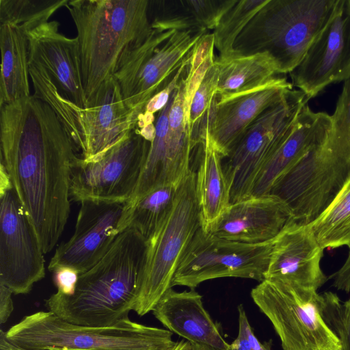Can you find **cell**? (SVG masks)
I'll use <instances>...</instances> for the list:
<instances>
[{
	"label": "cell",
	"mask_w": 350,
	"mask_h": 350,
	"mask_svg": "<svg viewBox=\"0 0 350 350\" xmlns=\"http://www.w3.org/2000/svg\"><path fill=\"white\" fill-rule=\"evenodd\" d=\"M308 226L323 250L350 247V174L334 200Z\"/></svg>",
	"instance_id": "obj_29"
},
{
	"label": "cell",
	"mask_w": 350,
	"mask_h": 350,
	"mask_svg": "<svg viewBox=\"0 0 350 350\" xmlns=\"http://www.w3.org/2000/svg\"><path fill=\"white\" fill-rule=\"evenodd\" d=\"M218 82V69L214 62L208 70L199 88L196 92L189 112L188 126L191 130L203 118L216 94Z\"/></svg>",
	"instance_id": "obj_37"
},
{
	"label": "cell",
	"mask_w": 350,
	"mask_h": 350,
	"mask_svg": "<svg viewBox=\"0 0 350 350\" xmlns=\"http://www.w3.org/2000/svg\"><path fill=\"white\" fill-rule=\"evenodd\" d=\"M0 350H25V349L19 348L17 346L11 343L5 338L4 332L3 330H1V332H0ZM47 350H62V349H49Z\"/></svg>",
	"instance_id": "obj_43"
},
{
	"label": "cell",
	"mask_w": 350,
	"mask_h": 350,
	"mask_svg": "<svg viewBox=\"0 0 350 350\" xmlns=\"http://www.w3.org/2000/svg\"><path fill=\"white\" fill-rule=\"evenodd\" d=\"M4 334L25 350H165L174 342L170 330L129 318L111 327H93L68 323L49 311L27 315Z\"/></svg>",
	"instance_id": "obj_5"
},
{
	"label": "cell",
	"mask_w": 350,
	"mask_h": 350,
	"mask_svg": "<svg viewBox=\"0 0 350 350\" xmlns=\"http://www.w3.org/2000/svg\"><path fill=\"white\" fill-rule=\"evenodd\" d=\"M291 219L288 206L269 193L230 203L205 232L232 241L260 243L274 239Z\"/></svg>",
	"instance_id": "obj_19"
},
{
	"label": "cell",
	"mask_w": 350,
	"mask_h": 350,
	"mask_svg": "<svg viewBox=\"0 0 350 350\" xmlns=\"http://www.w3.org/2000/svg\"><path fill=\"white\" fill-rule=\"evenodd\" d=\"M59 23L51 21L26 32L29 63L38 64L49 74L61 95L78 107H87L83 87L78 40L59 31Z\"/></svg>",
	"instance_id": "obj_18"
},
{
	"label": "cell",
	"mask_w": 350,
	"mask_h": 350,
	"mask_svg": "<svg viewBox=\"0 0 350 350\" xmlns=\"http://www.w3.org/2000/svg\"><path fill=\"white\" fill-rule=\"evenodd\" d=\"M139 115L126 105L115 77L99 86L87 107L80 108L83 136L81 157L90 159L137 128Z\"/></svg>",
	"instance_id": "obj_20"
},
{
	"label": "cell",
	"mask_w": 350,
	"mask_h": 350,
	"mask_svg": "<svg viewBox=\"0 0 350 350\" xmlns=\"http://www.w3.org/2000/svg\"><path fill=\"white\" fill-rule=\"evenodd\" d=\"M29 75L34 89L33 96L51 107L75 143L81 154L83 148V136L79 118L81 107L61 95L49 74L40 65L29 63Z\"/></svg>",
	"instance_id": "obj_30"
},
{
	"label": "cell",
	"mask_w": 350,
	"mask_h": 350,
	"mask_svg": "<svg viewBox=\"0 0 350 350\" xmlns=\"http://www.w3.org/2000/svg\"><path fill=\"white\" fill-rule=\"evenodd\" d=\"M208 32L153 29L148 38L126 56L113 75L127 107L142 114L148 101L167 86L187 54Z\"/></svg>",
	"instance_id": "obj_7"
},
{
	"label": "cell",
	"mask_w": 350,
	"mask_h": 350,
	"mask_svg": "<svg viewBox=\"0 0 350 350\" xmlns=\"http://www.w3.org/2000/svg\"><path fill=\"white\" fill-rule=\"evenodd\" d=\"M0 111L1 166L46 254L69 217L70 179L79 150L51 107L33 94L0 106Z\"/></svg>",
	"instance_id": "obj_1"
},
{
	"label": "cell",
	"mask_w": 350,
	"mask_h": 350,
	"mask_svg": "<svg viewBox=\"0 0 350 350\" xmlns=\"http://www.w3.org/2000/svg\"><path fill=\"white\" fill-rule=\"evenodd\" d=\"M339 2L268 0L238 36L230 55L266 52L275 62L280 75L290 73L332 18Z\"/></svg>",
	"instance_id": "obj_4"
},
{
	"label": "cell",
	"mask_w": 350,
	"mask_h": 350,
	"mask_svg": "<svg viewBox=\"0 0 350 350\" xmlns=\"http://www.w3.org/2000/svg\"><path fill=\"white\" fill-rule=\"evenodd\" d=\"M323 251L308 224L291 219L273 240L265 279L317 291L328 280Z\"/></svg>",
	"instance_id": "obj_17"
},
{
	"label": "cell",
	"mask_w": 350,
	"mask_h": 350,
	"mask_svg": "<svg viewBox=\"0 0 350 350\" xmlns=\"http://www.w3.org/2000/svg\"><path fill=\"white\" fill-rule=\"evenodd\" d=\"M251 297L272 323L283 350H342L321 314L317 291L265 279Z\"/></svg>",
	"instance_id": "obj_8"
},
{
	"label": "cell",
	"mask_w": 350,
	"mask_h": 350,
	"mask_svg": "<svg viewBox=\"0 0 350 350\" xmlns=\"http://www.w3.org/2000/svg\"><path fill=\"white\" fill-rule=\"evenodd\" d=\"M215 40L213 33H205L192 49L188 70L185 77V112L188 123L189 112L193 97L208 70L213 65Z\"/></svg>",
	"instance_id": "obj_33"
},
{
	"label": "cell",
	"mask_w": 350,
	"mask_h": 350,
	"mask_svg": "<svg viewBox=\"0 0 350 350\" xmlns=\"http://www.w3.org/2000/svg\"><path fill=\"white\" fill-rule=\"evenodd\" d=\"M152 312L168 330L189 342L228 350L229 344L205 310L202 296L193 288L176 292L170 288Z\"/></svg>",
	"instance_id": "obj_22"
},
{
	"label": "cell",
	"mask_w": 350,
	"mask_h": 350,
	"mask_svg": "<svg viewBox=\"0 0 350 350\" xmlns=\"http://www.w3.org/2000/svg\"><path fill=\"white\" fill-rule=\"evenodd\" d=\"M68 0H0V23L21 27L25 32L49 21Z\"/></svg>",
	"instance_id": "obj_31"
},
{
	"label": "cell",
	"mask_w": 350,
	"mask_h": 350,
	"mask_svg": "<svg viewBox=\"0 0 350 350\" xmlns=\"http://www.w3.org/2000/svg\"><path fill=\"white\" fill-rule=\"evenodd\" d=\"M239 319H240L244 325L247 338L252 350H271V340L267 342L261 343L254 335L252 329L250 325L248 319L242 305L238 306Z\"/></svg>",
	"instance_id": "obj_40"
},
{
	"label": "cell",
	"mask_w": 350,
	"mask_h": 350,
	"mask_svg": "<svg viewBox=\"0 0 350 350\" xmlns=\"http://www.w3.org/2000/svg\"><path fill=\"white\" fill-rule=\"evenodd\" d=\"M273 240L250 244L219 238L197 230L172 280V286L195 288L202 282L233 277L262 282L267 269Z\"/></svg>",
	"instance_id": "obj_13"
},
{
	"label": "cell",
	"mask_w": 350,
	"mask_h": 350,
	"mask_svg": "<svg viewBox=\"0 0 350 350\" xmlns=\"http://www.w3.org/2000/svg\"><path fill=\"white\" fill-rule=\"evenodd\" d=\"M165 350H191V344L187 340H181L174 342Z\"/></svg>",
	"instance_id": "obj_44"
},
{
	"label": "cell",
	"mask_w": 350,
	"mask_h": 350,
	"mask_svg": "<svg viewBox=\"0 0 350 350\" xmlns=\"http://www.w3.org/2000/svg\"><path fill=\"white\" fill-rule=\"evenodd\" d=\"M328 135L282 176L270 192L288 206L292 219L300 224L314 220L350 174V163L331 148Z\"/></svg>",
	"instance_id": "obj_11"
},
{
	"label": "cell",
	"mask_w": 350,
	"mask_h": 350,
	"mask_svg": "<svg viewBox=\"0 0 350 350\" xmlns=\"http://www.w3.org/2000/svg\"><path fill=\"white\" fill-rule=\"evenodd\" d=\"M228 350H252L247 338L243 322L239 319V334L236 339L229 345Z\"/></svg>",
	"instance_id": "obj_42"
},
{
	"label": "cell",
	"mask_w": 350,
	"mask_h": 350,
	"mask_svg": "<svg viewBox=\"0 0 350 350\" xmlns=\"http://www.w3.org/2000/svg\"><path fill=\"white\" fill-rule=\"evenodd\" d=\"M218 69L216 96L228 98L258 88L278 76L277 64L266 52L215 57Z\"/></svg>",
	"instance_id": "obj_26"
},
{
	"label": "cell",
	"mask_w": 350,
	"mask_h": 350,
	"mask_svg": "<svg viewBox=\"0 0 350 350\" xmlns=\"http://www.w3.org/2000/svg\"><path fill=\"white\" fill-rule=\"evenodd\" d=\"M198 146L200 157L196 172V192L201 228L207 231L231 203L230 186L223 158L207 133Z\"/></svg>",
	"instance_id": "obj_24"
},
{
	"label": "cell",
	"mask_w": 350,
	"mask_h": 350,
	"mask_svg": "<svg viewBox=\"0 0 350 350\" xmlns=\"http://www.w3.org/2000/svg\"><path fill=\"white\" fill-rule=\"evenodd\" d=\"M191 344V350H222L217 348H214L212 347L203 345H199V344Z\"/></svg>",
	"instance_id": "obj_45"
},
{
	"label": "cell",
	"mask_w": 350,
	"mask_h": 350,
	"mask_svg": "<svg viewBox=\"0 0 350 350\" xmlns=\"http://www.w3.org/2000/svg\"><path fill=\"white\" fill-rule=\"evenodd\" d=\"M185 76L179 83L170 110L167 133L160 156L148 180L147 192L162 185H178L192 170L190 163L194 148L185 118Z\"/></svg>",
	"instance_id": "obj_23"
},
{
	"label": "cell",
	"mask_w": 350,
	"mask_h": 350,
	"mask_svg": "<svg viewBox=\"0 0 350 350\" xmlns=\"http://www.w3.org/2000/svg\"><path fill=\"white\" fill-rule=\"evenodd\" d=\"M44 252L34 226L5 170L0 172V284L27 294L45 276Z\"/></svg>",
	"instance_id": "obj_12"
},
{
	"label": "cell",
	"mask_w": 350,
	"mask_h": 350,
	"mask_svg": "<svg viewBox=\"0 0 350 350\" xmlns=\"http://www.w3.org/2000/svg\"><path fill=\"white\" fill-rule=\"evenodd\" d=\"M328 279H332L333 286L338 290L350 292V247L346 261L343 265Z\"/></svg>",
	"instance_id": "obj_39"
},
{
	"label": "cell",
	"mask_w": 350,
	"mask_h": 350,
	"mask_svg": "<svg viewBox=\"0 0 350 350\" xmlns=\"http://www.w3.org/2000/svg\"><path fill=\"white\" fill-rule=\"evenodd\" d=\"M289 75L293 86L308 100L350 77V0H340L332 18Z\"/></svg>",
	"instance_id": "obj_14"
},
{
	"label": "cell",
	"mask_w": 350,
	"mask_h": 350,
	"mask_svg": "<svg viewBox=\"0 0 350 350\" xmlns=\"http://www.w3.org/2000/svg\"><path fill=\"white\" fill-rule=\"evenodd\" d=\"M12 292L7 287L0 284V323L3 324L10 318L13 309Z\"/></svg>",
	"instance_id": "obj_41"
},
{
	"label": "cell",
	"mask_w": 350,
	"mask_h": 350,
	"mask_svg": "<svg viewBox=\"0 0 350 350\" xmlns=\"http://www.w3.org/2000/svg\"><path fill=\"white\" fill-rule=\"evenodd\" d=\"M192 49L187 54L183 64L167 86L154 94L148 101L142 113L138 118L137 129H142L155 124L156 118L154 114L158 113L166 106L172 94L178 88L181 79L187 72Z\"/></svg>",
	"instance_id": "obj_36"
},
{
	"label": "cell",
	"mask_w": 350,
	"mask_h": 350,
	"mask_svg": "<svg viewBox=\"0 0 350 350\" xmlns=\"http://www.w3.org/2000/svg\"><path fill=\"white\" fill-rule=\"evenodd\" d=\"M150 144L135 128L94 157H79L72 170L70 200L129 202L137 187Z\"/></svg>",
	"instance_id": "obj_9"
},
{
	"label": "cell",
	"mask_w": 350,
	"mask_h": 350,
	"mask_svg": "<svg viewBox=\"0 0 350 350\" xmlns=\"http://www.w3.org/2000/svg\"><path fill=\"white\" fill-rule=\"evenodd\" d=\"M267 2L268 0H240L227 11L213 32L219 57L232 53L238 36Z\"/></svg>",
	"instance_id": "obj_32"
},
{
	"label": "cell",
	"mask_w": 350,
	"mask_h": 350,
	"mask_svg": "<svg viewBox=\"0 0 350 350\" xmlns=\"http://www.w3.org/2000/svg\"><path fill=\"white\" fill-rule=\"evenodd\" d=\"M147 249L139 233L125 228L103 258L79 275L72 295L57 291L45 299L47 311L68 323L93 327L129 318L142 286Z\"/></svg>",
	"instance_id": "obj_2"
},
{
	"label": "cell",
	"mask_w": 350,
	"mask_h": 350,
	"mask_svg": "<svg viewBox=\"0 0 350 350\" xmlns=\"http://www.w3.org/2000/svg\"><path fill=\"white\" fill-rule=\"evenodd\" d=\"M331 120L328 144L338 155L350 163V77L344 81Z\"/></svg>",
	"instance_id": "obj_35"
},
{
	"label": "cell",
	"mask_w": 350,
	"mask_h": 350,
	"mask_svg": "<svg viewBox=\"0 0 350 350\" xmlns=\"http://www.w3.org/2000/svg\"><path fill=\"white\" fill-rule=\"evenodd\" d=\"M0 47L2 106L30 96L29 49L26 32L18 26L1 24Z\"/></svg>",
	"instance_id": "obj_25"
},
{
	"label": "cell",
	"mask_w": 350,
	"mask_h": 350,
	"mask_svg": "<svg viewBox=\"0 0 350 350\" xmlns=\"http://www.w3.org/2000/svg\"><path fill=\"white\" fill-rule=\"evenodd\" d=\"M332 127L331 116L305 103L288 134L258 173L250 197L269 194L276 182L299 162Z\"/></svg>",
	"instance_id": "obj_21"
},
{
	"label": "cell",
	"mask_w": 350,
	"mask_h": 350,
	"mask_svg": "<svg viewBox=\"0 0 350 350\" xmlns=\"http://www.w3.org/2000/svg\"><path fill=\"white\" fill-rule=\"evenodd\" d=\"M81 203L72 237L59 245L48 266L79 275L98 263L109 250L121 231L126 202L85 200Z\"/></svg>",
	"instance_id": "obj_15"
},
{
	"label": "cell",
	"mask_w": 350,
	"mask_h": 350,
	"mask_svg": "<svg viewBox=\"0 0 350 350\" xmlns=\"http://www.w3.org/2000/svg\"><path fill=\"white\" fill-rule=\"evenodd\" d=\"M53 281L57 291L67 295L74 293L79 274L70 269L60 268L53 272Z\"/></svg>",
	"instance_id": "obj_38"
},
{
	"label": "cell",
	"mask_w": 350,
	"mask_h": 350,
	"mask_svg": "<svg viewBox=\"0 0 350 350\" xmlns=\"http://www.w3.org/2000/svg\"><path fill=\"white\" fill-rule=\"evenodd\" d=\"M308 101L304 92L293 89L247 128L223 165L230 186L231 203L250 196L260 170Z\"/></svg>",
	"instance_id": "obj_10"
},
{
	"label": "cell",
	"mask_w": 350,
	"mask_h": 350,
	"mask_svg": "<svg viewBox=\"0 0 350 350\" xmlns=\"http://www.w3.org/2000/svg\"><path fill=\"white\" fill-rule=\"evenodd\" d=\"M179 185H162L134 201L127 202L121 231L126 228H133L148 241L171 211Z\"/></svg>",
	"instance_id": "obj_28"
},
{
	"label": "cell",
	"mask_w": 350,
	"mask_h": 350,
	"mask_svg": "<svg viewBox=\"0 0 350 350\" xmlns=\"http://www.w3.org/2000/svg\"><path fill=\"white\" fill-rule=\"evenodd\" d=\"M293 89L286 77H275L250 91L219 99L216 94L204 116V131L226 158L247 128Z\"/></svg>",
	"instance_id": "obj_16"
},
{
	"label": "cell",
	"mask_w": 350,
	"mask_h": 350,
	"mask_svg": "<svg viewBox=\"0 0 350 350\" xmlns=\"http://www.w3.org/2000/svg\"><path fill=\"white\" fill-rule=\"evenodd\" d=\"M319 307L325 323L340 340L342 350H350V298L342 301L336 293L319 294Z\"/></svg>",
	"instance_id": "obj_34"
},
{
	"label": "cell",
	"mask_w": 350,
	"mask_h": 350,
	"mask_svg": "<svg viewBox=\"0 0 350 350\" xmlns=\"http://www.w3.org/2000/svg\"><path fill=\"white\" fill-rule=\"evenodd\" d=\"M196 174L191 170L180 184L173 206L147 241L143 280L133 310L139 316L152 311L168 289L183 255L201 227L196 192Z\"/></svg>",
	"instance_id": "obj_6"
},
{
	"label": "cell",
	"mask_w": 350,
	"mask_h": 350,
	"mask_svg": "<svg viewBox=\"0 0 350 350\" xmlns=\"http://www.w3.org/2000/svg\"><path fill=\"white\" fill-rule=\"evenodd\" d=\"M147 0H72L66 6L77 31L87 105L123 59L152 31Z\"/></svg>",
	"instance_id": "obj_3"
},
{
	"label": "cell",
	"mask_w": 350,
	"mask_h": 350,
	"mask_svg": "<svg viewBox=\"0 0 350 350\" xmlns=\"http://www.w3.org/2000/svg\"><path fill=\"white\" fill-rule=\"evenodd\" d=\"M237 0H187L170 1L164 14L156 18L153 29L165 31L188 29L214 30Z\"/></svg>",
	"instance_id": "obj_27"
}]
</instances>
